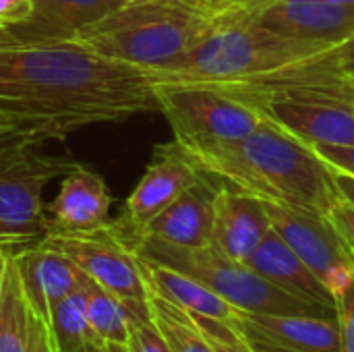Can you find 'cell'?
<instances>
[{
    "label": "cell",
    "mask_w": 354,
    "mask_h": 352,
    "mask_svg": "<svg viewBox=\"0 0 354 352\" xmlns=\"http://www.w3.org/2000/svg\"><path fill=\"white\" fill-rule=\"evenodd\" d=\"M91 278H87L77 290L54 305L50 313V334L56 352H73L87 342L100 340L87 322V290Z\"/></svg>",
    "instance_id": "cell-22"
},
{
    "label": "cell",
    "mask_w": 354,
    "mask_h": 352,
    "mask_svg": "<svg viewBox=\"0 0 354 352\" xmlns=\"http://www.w3.org/2000/svg\"><path fill=\"white\" fill-rule=\"evenodd\" d=\"M193 317L218 352H255L247 344V340L234 330L232 324L201 317V315H193Z\"/></svg>",
    "instance_id": "cell-26"
},
{
    "label": "cell",
    "mask_w": 354,
    "mask_h": 352,
    "mask_svg": "<svg viewBox=\"0 0 354 352\" xmlns=\"http://www.w3.org/2000/svg\"><path fill=\"white\" fill-rule=\"evenodd\" d=\"M153 91L174 141L185 149L243 139L266 118L253 102L212 85L160 83Z\"/></svg>",
    "instance_id": "cell-7"
},
{
    "label": "cell",
    "mask_w": 354,
    "mask_h": 352,
    "mask_svg": "<svg viewBox=\"0 0 354 352\" xmlns=\"http://www.w3.org/2000/svg\"><path fill=\"white\" fill-rule=\"evenodd\" d=\"M253 21L274 33L334 48L354 37V4L332 0H276Z\"/></svg>",
    "instance_id": "cell-13"
},
{
    "label": "cell",
    "mask_w": 354,
    "mask_h": 352,
    "mask_svg": "<svg viewBox=\"0 0 354 352\" xmlns=\"http://www.w3.org/2000/svg\"><path fill=\"white\" fill-rule=\"evenodd\" d=\"M25 141H33L39 143L41 139L37 137V133L27 127L25 122L0 112V147H8V145H17V143H25Z\"/></svg>",
    "instance_id": "cell-29"
},
{
    "label": "cell",
    "mask_w": 354,
    "mask_h": 352,
    "mask_svg": "<svg viewBox=\"0 0 354 352\" xmlns=\"http://www.w3.org/2000/svg\"><path fill=\"white\" fill-rule=\"evenodd\" d=\"M41 243L66 255L93 282L118 297L127 305L129 313L137 317H151L149 288L141 274L139 259L116 234L112 224L87 234L48 232Z\"/></svg>",
    "instance_id": "cell-9"
},
{
    "label": "cell",
    "mask_w": 354,
    "mask_h": 352,
    "mask_svg": "<svg viewBox=\"0 0 354 352\" xmlns=\"http://www.w3.org/2000/svg\"><path fill=\"white\" fill-rule=\"evenodd\" d=\"M106 352H133L127 344H118V342H104Z\"/></svg>",
    "instance_id": "cell-39"
},
{
    "label": "cell",
    "mask_w": 354,
    "mask_h": 352,
    "mask_svg": "<svg viewBox=\"0 0 354 352\" xmlns=\"http://www.w3.org/2000/svg\"><path fill=\"white\" fill-rule=\"evenodd\" d=\"M10 253H12L10 247L0 245V293H2V286H4V278H6V268H8Z\"/></svg>",
    "instance_id": "cell-37"
},
{
    "label": "cell",
    "mask_w": 354,
    "mask_h": 352,
    "mask_svg": "<svg viewBox=\"0 0 354 352\" xmlns=\"http://www.w3.org/2000/svg\"><path fill=\"white\" fill-rule=\"evenodd\" d=\"M118 2H122V4H124V2H133V0H118Z\"/></svg>",
    "instance_id": "cell-41"
},
{
    "label": "cell",
    "mask_w": 354,
    "mask_h": 352,
    "mask_svg": "<svg viewBox=\"0 0 354 352\" xmlns=\"http://www.w3.org/2000/svg\"><path fill=\"white\" fill-rule=\"evenodd\" d=\"M332 2H342V4H354V0H332Z\"/></svg>",
    "instance_id": "cell-40"
},
{
    "label": "cell",
    "mask_w": 354,
    "mask_h": 352,
    "mask_svg": "<svg viewBox=\"0 0 354 352\" xmlns=\"http://www.w3.org/2000/svg\"><path fill=\"white\" fill-rule=\"evenodd\" d=\"M54 340L50 334L48 324H44L37 315L31 319V336H29V351L27 352H54Z\"/></svg>",
    "instance_id": "cell-33"
},
{
    "label": "cell",
    "mask_w": 354,
    "mask_h": 352,
    "mask_svg": "<svg viewBox=\"0 0 354 352\" xmlns=\"http://www.w3.org/2000/svg\"><path fill=\"white\" fill-rule=\"evenodd\" d=\"M199 172L263 201L326 216L340 199L332 168L319 154L268 116L247 137L185 149Z\"/></svg>",
    "instance_id": "cell-2"
},
{
    "label": "cell",
    "mask_w": 354,
    "mask_h": 352,
    "mask_svg": "<svg viewBox=\"0 0 354 352\" xmlns=\"http://www.w3.org/2000/svg\"><path fill=\"white\" fill-rule=\"evenodd\" d=\"M228 23L207 0H133L83 27L64 44L158 71Z\"/></svg>",
    "instance_id": "cell-3"
},
{
    "label": "cell",
    "mask_w": 354,
    "mask_h": 352,
    "mask_svg": "<svg viewBox=\"0 0 354 352\" xmlns=\"http://www.w3.org/2000/svg\"><path fill=\"white\" fill-rule=\"evenodd\" d=\"M112 195L106 180L77 164L62 176L58 195L48 205L50 232L64 234H87L104 230L112 224L110 220Z\"/></svg>",
    "instance_id": "cell-15"
},
{
    "label": "cell",
    "mask_w": 354,
    "mask_h": 352,
    "mask_svg": "<svg viewBox=\"0 0 354 352\" xmlns=\"http://www.w3.org/2000/svg\"><path fill=\"white\" fill-rule=\"evenodd\" d=\"M330 64L332 66H354V37L351 41L342 44V46H336L332 50V56H330Z\"/></svg>",
    "instance_id": "cell-34"
},
{
    "label": "cell",
    "mask_w": 354,
    "mask_h": 352,
    "mask_svg": "<svg viewBox=\"0 0 354 352\" xmlns=\"http://www.w3.org/2000/svg\"><path fill=\"white\" fill-rule=\"evenodd\" d=\"M332 168V166H330ZM332 174H334V180L338 185V191H340V197L344 201H348L351 205H354V176L348 172H342L338 168H332Z\"/></svg>",
    "instance_id": "cell-35"
},
{
    "label": "cell",
    "mask_w": 354,
    "mask_h": 352,
    "mask_svg": "<svg viewBox=\"0 0 354 352\" xmlns=\"http://www.w3.org/2000/svg\"><path fill=\"white\" fill-rule=\"evenodd\" d=\"M33 10V0H0V27L23 23Z\"/></svg>",
    "instance_id": "cell-32"
},
{
    "label": "cell",
    "mask_w": 354,
    "mask_h": 352,
    "mask_svg": "<svg viewBox=\"0 0 354 352\" xmlns=\"http://www.w3.org/2000/svg\"><path fill=\"white\" fill-rule=\"evenodd\" d=\"M54 352H56V351H54Z\"/></svg>",
    "instance_id": "cell-42"
},
{
    "label": "cell",
    "mask_w": 354,
    "mask_h": 352,
    "mask_svg": "<svg viewBox=\"0 0 354 352\" xmlns=\"http://www.w3.org/2000/svg\"><path fill=\"white\" fill-rule=\"evenodd\" d=\"M334 228L340 232V237L348 243V247L354 251V205L344 201L342 197L334 203V207L328 214Z\"/></svg>",
    "instance_id": "cell-30"
},
{
    "label": "cell",
    "mask_w": 354,
    "mask_h": 352,
    "mask_svg": "<svg viewBox=\"0 0 354 352\" xmlns=\"http://www.w3.org/2000/svg\"><path fill=\"white\" fill-rule=\"evenodd\" d=\"M218 189L220 185H214V176L201 172V176L139 234L156 237L178 247H207L212 243L214 201Z\"/></svg>",
    "instance_id": "cell-17"
},
{
    "label": "cell",
    "mask_w": 354,
    "mask_h": 352,
    "mask_svg": "<svg viewBox=\"0 0 354 352\" xmlns=\"http://www.w3.org/2000/svg\"><path fill=\"white\" fill-rule=\"evenodd\" d=\"M272 230L263 199L232 185H220L214 201L212 247L245 263Z\"/></svg>",
    "instance_id": "cell-16"
},
{
    "label": "cell",
    "mask_w": 354,
    "mask_h": 352,
    "mask_svg": "<svg viewBox=\"0 0 354 352\" xmlns=\"http://www.w3.org/2000/svg\"><path fill=\"white\" fill-rule=\"evenodd\" d=\"M151 317L174 352H218L191 313L149 288Z\"/></svg>",
    "instance_id": "cell-23"
},
{
    "label": "cell",
    "mask_w": 354,
    "mask_h": 352,
    "mask_svg": "<svg viewBox=\"0 0 354 352\" xmlns=\"http://www.w3.org/2000/svg\"><path fill=\"white\" fill-rule=\"evenodd\" d=\"M336 317L340 324V352H354V274L336 290Z\"/></svg>",
    "instance_id": "cell-27"
},
{
    "label": "cell",
    "mask_w": 354,
    "mask_h": 352,
    "mask_svg": "<svg viewBox=\"0 0 354 352\" xmlns=\"http://www.w3.org/2000/svg\"><path fill=\"white\" fill-rule=\"evenodd\" d=\"M127 346L133 352H174L153 317H137L133 313L129 317Z\"/></svg>",
    "instance_id": "cell-25"
},
{
    "label": "cell",
    "mask_w": 354,
    "mask_h": 352,
    "mask_svg": "<svg viewBox=\"0 0 354 352\" xmlns=\"http://www.w3.org/2000/svg\"><path fill=\"white\" fill-rule=\"evenodd\" d=\"M129 309L127 305L91 280L87 290V322L102 342L127 344L129 340Z\"/></svg>",
    "instance_id": "cell-24"
},
{
    "label": "cell",
    "mask_w": 354,
    "mask_h": 352,
    "mask_svg": "<svg viewBox=\"0 0 354 352\" xmlns=\"http://www.w3.org/2000/svg\"><path fill=\"white\" fill-rule=\"evenodd\" d=\"M340 73H342L344 81L348 83V87H351V91H353V104H354V66H342V68H340Z\"/></svg>",
    "instance_id": "cell-38"
},
{
    "label": "cell",
    "mask_w": 354,
    "mask_h": 352,
    "mask_svg": "<svg viewBox=\"0 0 354 352\" xmlns=\"http://www.w3.org/2000/svg\"><path fill=\"white\" fill-rule=\"evenodd\" d=\"M120 4L118 0H33L31 15L10 29L23 44H64Z\"/></svg>",
    "instance_id": "cell-19"
},
{
    "label": "cell",
    "mask_w": 354,
    "mask_h": 352,
    "mask_svg": "<svg viewBox=\"0 0 354 352\" xmlns=\"http://www.w3.org/2000/svg\"><path fill=\"white\" fill-rule=\"evenodd\" d=\"M139 259L141 274L147 282V288L158 293L160 297L168 299L170 303L178 305L191 315H201L209 319H220V322H232L236 315V309L226 303L222 297L212 293L207 286L201 282L153 261H147L143 257Z\"/></svg>",
    "instance_id": "cell-20"
},
{
    "label": "cell",
    "mask_w": 354,
    "mask_h": 352,
    "mask_svg": "<svg viewBox=\"0 0 354 352\" xmlns=\"http://www.w3.org/2000/svg\"><path fill=\"white\" fill-rule=\"evenodd\" d=\"M112 228L127 243V247L147 261L172 268L222 297L234 309L241 311H259V313H290V315H322L336 317V309L303 301L272 282L263 280L251 268L241 261H234L207 247H178L156 237L147 234H127L120 232L114 222Z\"/></svg>",
    "instance_id": "cell-5"
},
{
    "label": "cell",
    "mask_w": 354,
    "mask_h": 352,
    "mask_svg": "<svg viewBox=\"0 0 354 352\" xmlns=\"http://www.w3.org/2000/svg\"><path fill=\"white\" fill-rule=\"evenodd\" d=\"M255 274L274 286L290 293L303 301L324 305L336 309L334 293L315 276V272L280 239V234L272 228L261 245L253 251V255L245 261Z\"/></svg>",
    "instance_id": "cell-18"
},
{
    "label": "cell",
    "mask_w": 354,
    "mask_h": 352,
    "mask_svg": "<svg viewBox=\"0 0 354 352\" xmlns=\"http://www.w3.org/2000/svg\"><path fill=\"white\" fill-rule=\"evenodd\" d=\"M245 100L307 145L354 147V104L346 85L274 91Z\"/></svg>",
    "instance_id": "cell-8"
},
{
    "label": "cell",
    "mask_w": 354,
    "mask_h": 352,
    "mask_svg": "<svg viewBox=\"0 0 354 352\" xmlns=\"http://www.w3.org/2000/svg\"><path fill=\"white\" fill-rule=\"evenodd\" d=\"M33 311L25 299L21 278L10 253L0 293V352H27Z\"/></svg>",
    "instance_id": "cell-21"
},
{
    "label": "cell",
    "mask_w": 354,
    "mask_h": 352,
    "mask_svg": "<svg viewBox=\"0 0 354 352\" xmlns=\"http://www.w3.org/2000/svg\"><path fill=\"white\" fill-rule=\"evenodd\" d=\"M75 166L71 156H50L33 141L0 147V245L19 249L50 232L44 189Z\"/></svg>",
    "instance_id": "cell-6"
},
{
    "label": "cell",
    "mask_w": 354,
    "mask_h": 352,
    "mask_svg": "<svg viewBox=\"0 0 354 352\" xmlns=\"http://www.w3.org/2000/svg\"><path fill=\"white\" fill-rule=\"evenodd\" d=\"M311 147L332 168H338L354 176V147L351 145H311Z\"/></svg>",
    "instance_id": "cell-31"
},
{
    "label": "cell",
    "mask_w": 354,
    "mask_h": 352,
    "mask_svg": "<svg viewBox=\"0 0 354 352\" xmlns=\"http://www.w3.org/2000/svg\"><path fill=\"white\" fill-rule=\"evenodd\" d=\"M334 46L274 33L255 21H230L174 62L151 71L160 83H201L214 87L272 79L303 64H330ZM332 66V64H330Z\"/></svg>",
    "instance_id": "cell-4"
},
{
    "label": "cell",
    "mask_w": 354,
    "mask_h": 352,
    "mask_svg": "<svg viewBox=\"0 0 354 352\" xmlns=\"http://www.w3.org/2000/svg\"><path fill=\"white\" fill-rule=\"evenodd\" d=\"M199 176V168L178 141L172 139L170 143L156 145L151 162L133 193L127 197L124 212L114 226L127 234L143 232L145 226Z\"/></svg>",
    "instance_id": "cell-11"
},
{
    "label": "cell",
    "mask_w": 354,
    "mask_h": 352,
    "mask_svg": "<svg viewBox=\"0 0 354 352\" xmlns=\"http://www.w3.org/2000/svg\"><path fill=\"white\" fill-rule=\"evenodd\" d=\"M212 8L222 15L228 23L230 21H253L263 8L274 4L276 0H207Z\"/></svg>",
    "instance_id": "cell-28"
},
{
    "label": "cell",
    "mask_w": 354,
    "mask_h": 352,
    "mask_svg": "<svg viewBox=\"0 0 354 352\" xmlns=\"http://www.w3.org/2000/svg\"><path fill=\"white\" fill-rule=\"evenodd\" d=\"M272 228L336 295L354 274V251L330 218L263 201Z\"/></svg>",
    "instance_id": "cell-10"
},
{
    "label": "cell",
    "mask_w": 354,
    "mask_h": 352,
    "mask_svg": "<svg viewBox=\"0 0 354 352\" xmlns=\"http://www.w3.org/2000/svg\"><path fill=\"white\" fill-rule=\"evenodd\" d=\"M228 324L255 352H340L338 317L236 309Z\"/></svg>",
    "instance_id": "cell-12"
},
{
    "label": "cell",
    "mask_w": 354,
    "mask_h": 352,
    "mask_svg": "<svg viewBox=\"0 0 354 352\" xmlns=\"http://www.w3.org/2000/svg\"><path fill=\"white\" fill-rule=\"evenodd\" d=\"M153 85L151 71L73 44L0 50V112L31 127L41 141L64 139L95 122L160 112Z\"/></svg>",
    "instance_id": "cell-1"
},
{
    "label": "cell",
    "mask_w": 354,
    "mask_h": 352,
    "mask_svg": "<svg viewBox=\"0 0 354 352\" xmlns=\"http://www.w3.org/2000/svg\"><path fill=\"white\" fill-rule=\"evenodd\" d=\"M12 259L25 299L33 315H37L44 324H50L54 305L89 278L66 255L44 245L41 241L12 249Z\"/></svg>",
    "instance_id": "cell-14"
},
{
    "label": "cell",
    "mask_w": 354,
    "mask_h": 352,
    "mask_svg": "<svg viewBox=\"0 0 354 352\" xmlns=\"http://www.w3.org/2000/svg\"><path fill=\"white\" fill-rule=\"evenodd\" d=\"M17 46H25L10 27H0V50L4 48H17Z\"/></svg>",
    "instance_id": "cell-36"
}]
</instances>
